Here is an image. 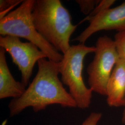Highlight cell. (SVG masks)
<instances>
[{"mask_svg":"<svg viewBox=\"0 0 125 125\" xmlns=\"http://www.w3.org/2000/svg\"><path fill=\"white\" fill-rule=\"evenodd\" d=\"M37 64L38 72L31 83L21 97L13 99L9 103L10 116L17 115L30 107L35 112L55 104L63 107H77L75 101L58 78L59 62L44 58Z\"/></svg>","mask_w":125,"mask_h":125,"instance_id":"1","label":"cell"},{"mask_svg":"<svg viewBox=\"0 0 125 125\" xmlns=\"http://www.w3.org/2000/svg\"><path fill=\"white\" fill-rule=\"evenodd\" d=\"M36 30L58 51L63 54L71 47L70 40L77 25L59 0H34L31 13Z\"/></svg>","mask_w":125,"mask_h":125,"instance_id":"2","label":"cell"},{"mask_svg":"<svg viewBox=\"0 0 125 125\" xmlns=\"http://www.w3.org/2000/svg\"><path fill=\"white\" fill-rule=\"evenodd\" d=\"M34 0H24L17 9L0 20V36L22 38L36 45L51 61L60 62L63 55L60 54L37 31L31 13Z\"/></svg>","mask_w":125,"mask_h":125,"instance_id":"3","label":"cell"},{"mask_svg":"<svg viewBox=\"0 0 125 125\" xmlns=\"http://www.w3.org/2000/svg\"><path fill=\"white\" fill-rule=\"evenodd\" d=\"M95 49V46H87L84 44L72 45L63 54V58L59 62L61 81L69 87V93L75 101L77 107L81 109L89 107L93 92L83 82V60L87 54L94 52Z\"/></svg>","mask_w":125,"mask_h":125,"instance_id":"4","label":"cell"},{"mask_svg":"<svg viewBox=\"0 0 125 125\" xmlns=\"http://www.w3.org/2000/svg\"><path fill=\"white\" fill-rule=\"evenodd\" d=\"M93 61L87 69L89 88L103 95L107 89L113 70L119 58L114 40L107 35L97 39Z\"/></svg>","mask_w":125,"mask_h":125,"instance_id":"5","label":"cell"},{"mask_svg":"<svg viewBox=\"0 0 125 125\" xmlns=\"http://www.w3.org/2000/svg\"><path fill=\"white\" fill-rule=\"evenodd\" d=\"M0 46L10 55L21 74V82L26 87L29 83L33 67L42 58H47L38 47L30 42H22L18 37L0 36Z\"/></svg>","mask_w":125,"mask_h":125,"instance_id":"6","label":"cell"},{"mask_svg":"<svg viewBox=\"0 0 125 125\" xmlns=\"http://www.w3.org/2000/svg\"><path fill=\"white\" fill-rule=\"evenodd\" d=\"M112 30L125 31V1L114 8L106 10L94 18L89 26L73 40L84 44L94 33Z\"/></svg>","mask_w":125,"mask_h":125,"instance_id":"7","label":"cell"},{"mask_svg":"<svg viewBox=\"0 0 125 125\" xmlns=\"http://www.w3.org/2000/svg\"><path fill=\"white\" fill-rule=\"evenodd\" d=\"M107 102L110 107L123 106L125 100V60L119 57L109 79Z\"/></svg>","mask_w":125,"mask_h":125,"instance_id":"8","label":"cell"},{"mask_svg":"<svg viewBox=\"0 0 125 125\" xmlns=\"http://www.w3.org/2000/svg\"><path fill=\"white\" fill-rule=\"evenodd\" d=\"M26 87L13 78L6 61V50L0 47V99L18 98L24 93Z\"/></svg>","mask_w":125,"mask_h":125,"instance_id":"9","label":"cell"},{"mask_svg":"<svg viewBox=\"0 0 125 125\" xmlns=\"http://www.w3.org/2000/svg\"><path fill=\"white\" fill-rule=\"evenodd\" d=\"M115 1L116 0H100L98 4L88 16V17L85 19V20L89 21V23L94 18H95L100 14L106 10L110 9V7L114 4Z\"/></svg>","mask_w":125,"mask_h":125,"instance_id":"10","label":"cell"},{"mask_svg":"<svg viewBox=\"0 0 125 125\" xmlns=\"http://www.w3.org/2000/svg\"><path fill=\"white\" fill-rule=\"evenodd\" d=\"M114 41L119 57L125 60V31H118L116 33Z\"/></svg>","mask_w":125,"mask_h":125,"instance_id":"11","label":"cell"},{"mask_svg":"<svg viewBox=\"0 0 125 125\" xmlns=\"http://www.w3.org/2000/svg\"><path fill=\"white\" fill-rule=\"evenodd\" d=\"M81 11L85 15H89L100 2V0H76Z\"/></svg>","mask_w":125,"mask_h":125,"instance_id":"12","label":"cell"},{"mask_svg":"<svg viewBox=\"0 0 125 125\" xmlns=\"http://www.w3.org/2000/svg\"><path fill=\"white\" fill-rule=\"evenodd\" d=\"M21 0H0V20L4 18L6 14L15 6L22 2Z\"/></svg>","mask_w":125,"mask_h":125,"instance_id":"13","label":"cell"},{"mask_svg":"<svg viewBox=\"0 0 125 125\" xmlns=\"http://www.w3.org/2000/svg\"><path fill=\"white\" fill-rule=\"evenodd\" d=\"M102 116V114L100 113H92L81 125H97Z\"/></svg>","mask_w":125,"mask_h":125,"instance_id":"14","label":"cell"},{"mask_svg":"<svg viewBox=\"0 0 125 125\" xmlns=\"http://www.w3.org/2000/svg\"><path fill=\"white\" fill-rule=\"evenodd\" d=\"M124 110L123 112V115H122V122L123 123L125 124V103L124 104Z\"/></svg>","mask_w":125,"mask_h":125,"instance_id":"15","label":"cell"}]
</instances>
